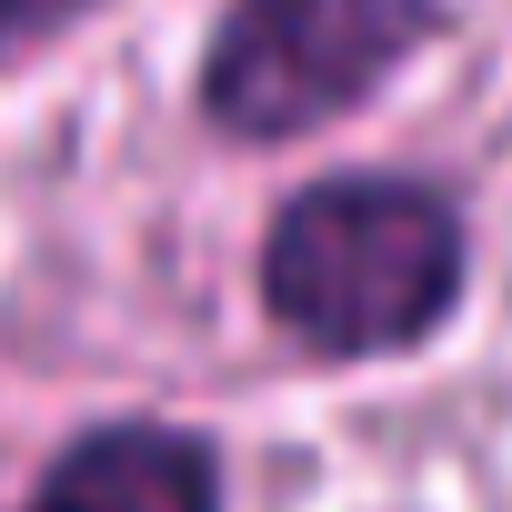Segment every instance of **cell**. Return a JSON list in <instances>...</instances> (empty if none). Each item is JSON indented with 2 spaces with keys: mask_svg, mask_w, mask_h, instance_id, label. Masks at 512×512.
Here are the masks:
<instances>
[{
  "mask_svg": "<svg viewBox=\"0 0 512 512\" xmlns=\"http://www.w3.org/2000/svg\"><path fill=\"white\" fill-rule=\"evenodd\" d=\"M262 332L312 372H382L452 342L472 302V211L452 181L402 161L312 171L251 241Z\"/></svg>",
  "mask_w": 512,
  "mask_h": 512,
  "instance_id": "obj_1",
  "label": "cell"
},
{
  "mask_svg": "<svg viewBox=\"0 0 512 512\" xmlns=\"http://www.w3.org/2000/svg\"><path fill=\"white\" fill-rule=\"evenodd\" d=\"M452 31V0H221L191 61V111L231 151H302L362 121Z\"/></svg>",
  "mask_w": 512,
  "mask_h": 512,
  "instance_id": "obj_2",
  "label": "cell"
},
{
  "mask_svg": "<svg viewBox=\"0 0 512 512\" xmlns=\"http://www.w3.org/2000/svg\"><path fill=\"white\" fill-rule=\"evenodd\" d=\"M21 512H231V462L211 422L101 412L41 452Z\"/></svg>",
  "mask_w": 512,
  "mask_h": 512,
  "instance_id": "obj_3",
  "label": "cell"
},
{
  "mask_svg": "<svg viewBox=\"0 0 512 512\" xmlns=\"http://www.w3.org/2000/svg\"><path fill=\"white\" fill-rule=\"evenodd\" d=\"M111 0H0V71H31L51 61L71 31H91Z\"/></svg>",
  "mask_w": 512,
  "mask_h": 512,
  "instance_id": "obj_4",
  "label": "cell"
}]
</instances>
